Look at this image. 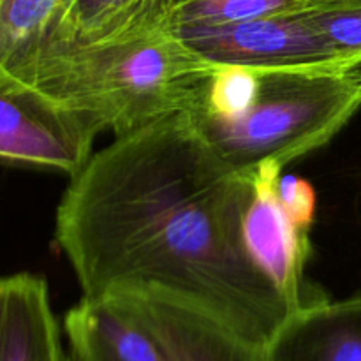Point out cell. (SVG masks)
Here are the masks:
<instances>
[{"label": "cell", "instance_id": "obj_1", "mask_svg": "<svg viewBox=\"0 0 361 361\" xmlns=\"http://www.w3.org/2000/svg\"><path fill=\"white\" fill-rule=\"evenodd\" d=\"M249 201L250 176L182 113L92 154L63 190L55 240L87 298L166 300L267 353L296 309L247 250Z\"/></svg>", "mask_w": 361, "mask_h": 361}, {"label": "cell", "instance_id": "obj_2", "mask_svg": "<svg viewBox=\"0 0 361 361\" xmlns=\"http://www.w3.org/2000/svg\"><path fill=\"white\" fill-rule=\"evenodd\" d=\"M215 67L171 30L157 0L118 35L48 49L30 92L122 136L196 109Z\"/></svg>", "mask_w": 361, "mask_h": 361}, {"label": "cell", "instance_id": "obj_3", "mask_svg": "<svg viewBox=\"0 0 361 361\" xmlns=\"http://www.w3.org/2000/svg\"><path fill=\"white\" fill-rule=\"evenodd\" d=\"M360 108L361 67L257 69L256 92L238 115H185L222 161L249 175L267 161L286 166L324 147Z\"/></svg>", "mask_w": 361, "mask_h": 361}, {"label": "cell", "instance_id": "obj_4", "mask_svg": "<svg viewBox=\"0 0 361 361\" xmlns=\"http://www.w3.org/2000/svg\"><path fill=\"white\" fill-rule=\"evenodd\" d=\"M63 331L83 361H264L207 317L154 296H83Z\"/></svg>", "mask_w": 361, "mask_h": 361}, {"label": "cell", "instance_id": "obj_5", "mask_svg": "<svg viewBox=\"0 0 361 361\" xmlns=\"http://www.w3.org/2000/svg\"><path fill=\"white\" fill-rule=\"evenodd\" d=\"M194 51L215 66L252 69L344 71L337 53L307 14L271 16L219 27L176 28Z\"/></svg>", "mask_w": 361, "mask_h": 361}, {"label": "cell", "instance_id": "obj_6", "mask_svg": "<svg viewBox=\"0 0 361 361\" xmlns=\"http://www.w3.org/2000/svg\"><path fill=\"white\" fill-rule=\"evenodd\" d=\"M99 133L87 116L0 81V164L73 176L94 154Z\"/></svg>", "mask_w": 361, "mask_h": 361}, {"label": "cell", "instance_id": "obj_7", "mask_svg": "<svg viewBox=\"0 0 361 361\" xmlns=\"http://www.w3.org/2000/svg\"><path fill=\"white\" fill-rule=\"evenodd\" d=\"M282 168L281 162L267 161L249 173L250 201L243 215V240L257 267L298 310L312 302L303 286L309 233L296 228L282 207Z\"/></svg>", "mask_w": 361, "mask_h": 361}, {"label": "cell", "instance_id": "obj_8", "mask_svg": "<svg viewBox=\"0 0 361 361\" xmlns=\"http://www.w3.org/2000/svg\"><path fill=\"white\" fill-rule=\"evenodd\" d=\"M264 361H361V296L303 305L274 338Z\"/></svg>", "mask_w": 361, "mask_h": 361}, {"label": "cell", "instance_id": "obj_9", "mask_svg": "<svg viewBox=\"0 0 361 361\" xmlns=\"http://www.w3.org/2000/svg\"><path fill=\"white\" fill-rule=\"evenodd\" d=\"M48 284L32 274L0 277V361H63Z\"/></svg>", "mask_w": 361, "mask_h": 361}, {"label": "cell", "instance_id": "obj_10", "mask_svg": "<svg viewBox=\"0 0 361 361\" xmlns=\"http://www.w3.org/2000/svg\"><path fill=\"white\" fill-rule=\"evenodd\" d=\"M66 0H0V81L30 92Z\"/></svg>", "mask_w": 361, "mask_h": 361}, {"label": "cell", "instance_id": "obj_11", "mask_svg": "<svg viewBox=\"0 0 361 361\" xmlns=\"http://www.w3.org/2000/svg\"><path fill=\"white\" fill-rule=\"evenodd\" d=\"M155 2L157 0H66L48 49L63 44H92L118 35L147 14Z\"/></svg>", "mask_w": 361, "mask_h": 361}, {"label": "cell", "instance_id": "obj_12", "mask_svg": "<svg viewBox=\"0 0 361 361\" xmlns=\"http://www.w3.org/2000/svg\"><path fill=\"white\" fill-rule=\"evenodd\" d=\"M171 27H219L271 16H291L323 11L321 0H164Z\"/></svg>", "mask_w": 361, "mask_h": 361}, {"label": "cell", "instance_id": "obj_13", "mask_svg": "<svg viewBox=\"0 0 361 361\" xmlns=\"http://www.w3.org/2000/svg\"><path fill=\"white\" fill-rule=\"evenodd\" d=\"M307 18L344 66L361 67V6L316 11L307 13Z\"/></svg>", "mask_w": 361, "mask_h": 361}, {"label": "cell", "instance_id": "obj_14", "mask_svg": "<svg viewBox=\"0 0 361 361\" xmlns=\"http://www.w3.org/2000/svg\"><path fill=\"white\" fill-rule=\"evenodd\" d=\"M279 197L293 224L310 233L316 214V192L307 180L293 175H282L279 182Z\"/></svg>", "mask_w": 361, "mask_h": 361}, {"label": "cell", "instance_id": "obj_15", "mask_svg": "<svg viewBox=\"0 0 361 361\" xmlns=\"http://www.w3.org/2000/svg\"><path fill=\"white\" fill-rule=\"evenodd\" d=\"M324 6L323 11L341 9V7H360L361 0H321Z\"/></svg>", "mask_w": 361, "mask_h": 361}, {"label": "cell", "instance_id": "obj_16", "mask_svg": "<svg viewBox=\"0 0 361 361\" xmlns=\"http://www.w3.org/2000/svg\"><path fill=\"white\" fill-rule=\"evenodd\" d=\"M63 361H83V360H81L80 356H78L74 351L67 349V351H66V358H63Z\"/></svg>", "mask_w": 361, "mask_h": 361}, {"label": "cell", "instance_id": "obj_17", "mask_svg": "<svg viewBox=\"0 0 361 361\" xmlns=\"http://www.w3.org/2000/svg\"><path fill=\"white\" fill-rule=\"evenodd\" d=\"M168 2H176V0H168Z\"/></svg>", "mask_w": 361, "mask_h": 361}]
</instances>
